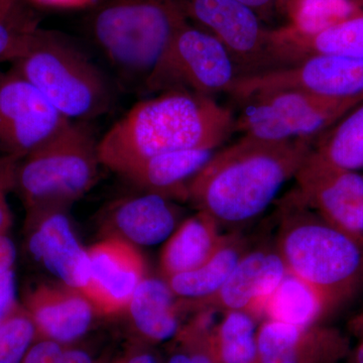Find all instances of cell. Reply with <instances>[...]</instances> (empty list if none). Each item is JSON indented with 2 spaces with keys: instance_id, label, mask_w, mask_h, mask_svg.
Instances as JSON below:
<instances>
[{
  "instance_id": "cell-20",
  "label": "cell",
  "mask_w": 363,
  "mask_h": 363,
  "mask_svg": "<svg viewBox=\"0 0 363 363\" xmlns=\"http://www.w3.org/2000/svg\"><path fill=\"white\" fill-rule=\"evenodd\" d=\"M182 314L178 298L166 279L147 277L123 316L128 319L133 338L155 346L175 337L183 325Z\"/></svg>"
},
{
  "instance_id": "cell-18",
  "label": "cell",
  "mask_w": 363,
  "mask_h": 363,
  "mask_svg": "<svg viewBox=\"0 0 363 363\" xmlns=\"http://www.w3.org/2000/svg\"><path fill=\"white\" fill-rule=\"evenodd\" d=\"M274 69L294 65L314 56L363 58V13L315 35L292 28L269 33Z\"/></svg>"
},
{
  "instance_id": "cell-4",
  "label": "cell",
  "mask_w": 363,
  "mask_h": 363,
  "mask_svg": "<svg viewBox=\"0 0 363 363\" xmlns=\"http://www.w3.org/2000/svg\"><path fill=\"white\" fill-rule=\"evenodd\" d=\"M11 64L68 121H92L116 104L113 81L87 52L60 33L37 28Z\"/></svg>"
},
{
  "instance_id": "cell-38",
  "label": "cell",
  "mask_w": 363,
  "mask_h": 363,
  "mask_svg": "<svg viewBox=\"0 0 363 363\" xmlns=\"http://www.w3.org/2000/svg\"><path fill=\"white\" fill-rule=\"evenodd\" d=\"M347 363H363V334L358 337V342L355 347L351 348Z\"/></svg>"
},
{
  "instance_id": "cell-27",
  "label": "cell",
  "mask_w": 363,
  "mask_h": 363,
  "mask_svg": "<svg viewBox=\"0 0 363 363\" xmlns=\"http://www.w3.org/2000/svg\"><path fill=\"white\" fill-rule=\"evenodd\" d=\"M38 339L33 320L21 303L0 325V363H21Z\"/></svg>"
},
{
  "instance_id": "cell-14",
  "label": "cell",
  "mask_w": 363,
  "mask_h": 363,
  "mask_svg": "<svg viewBox=\"0 0 363 363\" xmlns=\"http://www.w3.org/2000/svg\"><path fill=\"white\" fill-rule=\"evenodd\" d=\"M69 208L28 210L26 245L30 257L58 281L83 291L88 279V250L67 214Z\"/></svg>"
},
{
  "instance_id": "cell-7",
  "label": "cell",
  "mask_w": 363,
  "mask_h": 363,
  "mask_svg": "<svg viewBox=\"0 0 363 363\" xmlns=\"http://www.w3.org/2000/svg\"><path fill=\"white\" fill-rule=\"evenodd\" d=\"M358 98H329L304 91H279L243 102L234 133L266 142L318 138L362 104Z\"/></svg>"
},
{
  "instance_id": "cell-6",
  "label": "cell",
  "mask_w": 363,
  "mask_h": 363,
  "mask_svg": "<svg viewBox=\"0 0 363 363\" xmlns=\"http://www.w3.org/2000/svg\"><path fill=\"white\" fill-rule=\"evenodd\" d=\"M89 121H69L20 160L14 191L26 210L69 208L96 185L102 166Z\"/></svg>"
},
{
  "instance_id": "cell-2",
  "label": "cell",
  "mask_w": 363,
  "mask_h": 363,
  "mask_svg": "<svg viewBox=\"0 0 363 363\" xmlns=\"http://www.w3.org/2000/svg\"><path fill=\"white\" fill-rule=\"evenodd\" d=\"M234 119L214 97L186 90L157 93L136 104L99 140L100 161L119 174L155 155L215 150L234 133Z\"/></svg>"
},
{
  "instance_id": "cell-26",
  "label": "cell",
  "mask_w": 363,
  "mask_h": 363,
  "mask_svg": "<svg viewBox=\"0 0 363 363\" xmlns=\"http://www.w3.org/2000/svg\"><path fill=\"white\" fill-rule=\"evenodd\" d=\"M363 13L354 0H294L293 30L315 35Z\"/></svg>"
},
{
  "instance_id": "cell-1",
  "label": "cell",
  "mask_w": 363,
  "mask_h": 363,
  "mask_svg": "<svg viewBox=\"0 0 363 363\" xmlns=\"http://www.w3.org/2000/svg\"><path fill=\"white\" fill-rule=\"evenodd\" d=\"M316 138L266 142L242 136L215 152L192 179L188 202L212 217L220 229L240 233L266 211L286 182L295 178Z\"/></svg>"
},
{
  "instance_id": "cell-5",
  "label": "cell",
  "mask_w": 363,
  "mask_h": 363,
  "mask_svg": "<svg viewBox=\"0 0 363 363\" xmlns=\"http://www.w3.org/2000/svg\"><path fill=\"white\" fill-rule=\"evenodd\" d=\"M185 23L178 0H106L93 16L92 35L118 82L143 91Z\"/></svg>"
},
{
  "instance_id": "cell-24",
  "label": "cell",
  "mask_w": 363,
  "mask_h": 363,
  "mask_svg": "<svg viewBox=\"0 0 363 363\" xmlns=\"http://www.w3.org/2000/svg\"><path fill=\"white\" fill-rule=\"evenodd\" d=\"M325 317L323 305L317 294L290 272L267 298L260 312V319L295 326L319 324Z\"/></svg>"
},
{
  "instance_id": "cell-37",
  "label": "cell",
  "mask_w": 363,
  "mask_h": 363,
  "mask_svg": "<svg viewBox=\"0 0 363 363\" xmlns=\"http://www.w3.org/2000/svg\"><path fill=\"white\" fill-rule=\"evenodd\" d=\"M40 6L57 7V9H82L93 6L97 0H32Z\"/></svg>"
},
{
  "instance_id": "cell-13",
  "label": "cell",
  "mask_w": 363,
  "mask_h": 363,
  "mask_svg": "<svg viewBox=\"0 0 363 363\" xmlns=\"http://www.w3.org/2000/svg\"><path fill=\"white\" fill-rule=\"evenodd\" d=\"M147 277L145 260L135 245L104 238L88 248V279L82 292L99 317L123 316Z\"/></svg>"
},
{
  "instance_id": "cell-19",
  "label": "cell",
  "mask_w": 363,
  "mask_h": 363,
  "mask_svg": "<svg viewBox=\"0 0 363 363\" xmlns=\"http://www.w3.org/2000/svg\"><path fill=\"white\" fill-rule=\"evenodd\" d=\"M212 150L164 152L136 162L118 174L143 193L188 202V187L214 156Z\"/></svg>"
},
{
  "instance_id": "cell-11",
  "label": "cell",
  "mask_w": 363,
  "mask_h": 363,
  "mask_svg": "<svg viewBox=\"0 0 363 363\" xmlns=\"http://www.w3.org/2000/svg\"><path fill=\"white\" fill-rule=\"evenodd\" d=\"M295 178L298 194L313 211L363 245L362 174L332 168L309 154Z\"/></svg>"
},
{
  "instance_id": "cell-17",
  "label": "cell",
  "mask_w": 363,
  "mask_h": 363,
  "mask_svg": "<svg viewBox=\"0 0 363 363\" xmlns=\"http://www.w3.org/2000/svg\"><path fill=\"white\" fill-rule=\"evenodd\" d=\"M181 216L173 200L143 192L107 205L100 214V230L104 238L150 247L168 240L183 221Z\"/></svg>"
},
{
  "instance_id": "cell-12",
  "label": "cell",
  "mask_w": 363,
  "mask_h": 363,
  "mask_svg": "<svg viewBox=\"0 0 363 363\" xmlns=\"http://www.w3.org/2000/svg\"><path fill=\"white\" fill-rule=\"evenodd\" d=\"M288 274L276 245L248 250L218 292L199 301L178 300L184 313L245 311L260 320L262 306Z\"/></svg>"
},
{
  "instance_id": "cell-16",
  "label": "cell",
  "mask_w": 363,
  "mask_h": 363,
  "mask_svg": "<svg viewBox=\"0 0 363 363\" xmlns=\"http://www.w3.org/2000/svg\"><path fill=\"white\" fill-rule=\"evenodd\" d=\"M21 305L33 320L38 338L63 344L80 342L99 317L84 292L58 281L33 286Z\"/></svg>"
},
{
  "instance_id": "cell-10",
  "label": "cell",
  "mask_w": 363,
  "mask_h": 363,
  "mask_svg": "<svg viewBox=\"0 0 363 363\" xmlns=\"http://www.w3.org/2000/svg\"><path fill=\"white\" fill-rule=\"evenodd\" d=\"M184 14L194 18L233 57L243 76L274 68L269 33L264 32L252 7L238 0H178Z\"/></svg>"
},
{
  "instance_id": "cell-29",
  "label": "cell",
  "mask_w": 363,
  "mask_h": 363,
  "mask_svg": "<svg viewBox=\"0 0 363 363\" xmlns=\"http://www.w3.org/2000/svg\"><path fill=\"white\" fill-rule=\"evenodd\" d=\"M215 312L194 313L195 317L188 323L182 325L179 334L187 341L192 355V363H215L210 350V331Z\"/></svg>"
},
{
  "instance_id": "cell-32",
  "label": "cell",
  "mask_w": 363,
  "mask_h": 363,
  "mask_svg": "<svg viewBox=\"0 0 363 363\" xmlns=\"http://www.w3.org/2000/svg\"><path fill=\"white\" fill-rule=\"evenodd\" d=\"M155 346L131 338L123 352L112 363H162Z\"/></svg>"
},
{
  "instance_id": "cell-34",
  "label": "cell",
  "mask_w": 363,
  "mask_h": 363,
  "mask_svg": "<svg viewBox=\"0 0 363 363\" xmlns=\"http://www.w3.org/2000/svg\"><path fill=\"white\" fill-rule=\"evenodd\" d=\"M92 351L80 342L66 344L60 363H101Z\"/></svg>"
},
{
  "instance_id": "cell-15",
  "label": "cell",
  "mask_w": 363,
  "mask_h": 363,
  "mask_svg": "<svg viewBox=\"0 0 363 363\" xmlns=\"http://www.w3.org/2000/svg\"><path fill=\"white\" fill-rule=\"evenodd\" d=\"M257 338V363H339L351 351L347 336L323 323L295 326L262 320Z\"/></svg>"
},
{
  "instance_id": "cell-40",
  "label": "cell",
  "mask_w": 363,
  "mask_h": 363,
  "mask_svg": "<svg viewBox=\"0 0 363 363\" xmlns=\"http://www.w3.org/2000/svg\"><path fill=\"white\" fill-rule=\"evenodd\" d=\"M350 328L357 337L363 334V309L352 318L350 323Z\"/></svg>"
},
{
  "instance_id": "cell-23",
  "label": "cell",
  "mask_w": 363,
  "mask_h": 363,
  "mask_svg": "<svg viewBox=\"0 0 363 363\" xmlns=\"http://www.w3.org/2000/svg\"><path fill=\"white\" fill-rule=\"evenodd\" d=\"M310 156L332 168H363V102L318 136Z\"/></svg>"
},
{
  "instance_id": "cell-31",
  "label": "cell",
  "mask_w": 363,
  "mask_h": 363,
  "mask_svg": "<svg viewBox=\"0 0 363 363\" xmlns=\"http://www.w3.org/2000/svg\"><path fill=\"white\" fill-rule=\"evenodd\" d=\"M66 344L38 338L21 363H60Z\"/></svg>"
},
{
  "instance_id": "cell-39",
  "label": "cell",
  "mask_w": 363,
  "mask_h": 363,
  "mask_svg": "<svg viewBox=\"0 0 363 363\" xmlns=\"http://www.w3.org/2000/svg\"><path fill=\"white\" fill-rule=\"evenodd\" d=\"M18 7V0H0V18L13 13Z\"/></svg>"
},
{
  "instance_id": "cell-35",
  "label": "cell",
  "mask_w": 363,
  "mask_h": 363,
  "mask_svg": "<svg viewBox=\"0 0 363 363\" xmlns=\"http://www.w3.org/2000/svg\"><path fill=\"white\" fill-rule=\"evenodd\" d=\"M172 345L169 348L168 355L162 363H192V355H191L190 347L187 341L184 339L181 334H177L175 337L172 339Z\"/></svg>"
},
{
  "instance_id": "cell-28",
  "label": "cell",
  "mask_w": 363,
  "mask_h": 363,
  "mask_svg": "<svg viewBox=\"0 0 363 363\" xmlns=\"http://www.w3.org/2000/svg\"><path fill=\"white\" fill-rule=\"evenodd\" d=\"M37 25L23 13L20 7L9 16L0 18V63L18 58L25 52Z\"/></svg>"
},
{
  "instance_id": "cell-22",
  "label": "cell",
  "mask_w": 363,
  "mask_h": 363,
  "mask_svg": "<svg viewBox=\"0 0 363 363\" xmlns=\"http://www.w3.org/2000/svg\"><path fill=\"white\" fill-rule=\"evenodd\" d=\"M248 248L247 240L240 233L225 234L220 247L201 266L192 271L167 279L178 300H203L220 290Z\"/></svg>"
},
{
  "instance_id": "cell-41",
  "label": "cell",
  "mask_w": 363,
  "mask_h": 363,
  "mask_svg": "<svg viewBox=\"0 0 363 363\" xmlns=\"http://www.w3.org/2000/svg\"><path fill=\"white\" fill-rule=\"evenodd\" d=\"M238 1L252 7L253 11H259V9H269L274 0H238Z\"/></svg>"
},
{
  "instance_id": "cell-36",
  "label": "cell",
  "mask_w": 363,
  "mask_h": 363,
  "mask_svg": "<svg viewBox=\"0 0 363 363\" xmlns=\"http://www.w3.org/2000/svg\"><path fill=\"white\" fill-rule=\"evenodd\" d=\"M16 250L9 234L0 233V272L13 269Z\"/></svg>"
},
{
  "instance_id": "cell-25",
  "label": "cell",
  "mask_w": 363,
  "mask_h": 363,
  "mask_svg": "<svg viewBox=\"0 0 363 363\" xmlns=\"http://www.w3.org/2000/svg\"><path fill=\"white\" fill-rule=\"evenodd\" d=\"M210 331V350L215 363H257V322L250 313H222Z\"/></svg>"
},
{
  "instance_id": "cell-30",
  "label": "cell",
  "mask_w": 363,
  "mask_h": 363,
  "mask_svg": "<svg viewBox=\"0 0 363 363\" xmlns=\"http://www.w3.org/2000/svg\"><path fill=\"white\" fill-rule=\"evenodd\" d=\"M20 159L0 154V233L9 234L13 226L9 194L14 191L16 168Z\"/></svg>"
},
{
  "instance_id": "cell-33",
  "label": "cell",
  "mask_w": 363,
  "mask_h": 363,
  "mask_svg": "<svg viewBox=\"0 0 363 363\" xmlns=\"http://www.w3.org/2000/svg\"><path fill=\"white\" fill-rule=\"evenodd\" d=\"M18 303L16 298V274L13 267L0 272V325L6 321Z\"/></svg>"
},
{
  "instance_id": "cell-42",
  "label": "cell",
  "mask_w": 363,
  "mask_h": 363,
  "mask_svg": "<svg viewBox=\"0 0 363 363\" xmlns=\"http://www.w3.org/2000/svg\"><path fill=\"white\" fill-rule=\"evenodd\" d=\"M355 4H357L358 6L363 11V0H354Z\"/></svg>"
},
{
  "instance_id": "cell-8",
  "label": "cell",
  "mask_w": 363,
  "mask_h": 363,
  "mask_svg": "<svg viewBox=\"0 0 363 363\" xmlns=\"http://www.w3.org/2000/svg\"><path fill=\"white\" fill-rule=\"evenodd\" d=\"M241 73L226 48L205 30L185 23L150 74L143 92L186 90L205 96L230 93Z\"/></svg>"
},
{
  "instance_id": "cell-21",
  "label": "cell",
  "mask_w": 363,
  "mask_h": 363,
  "mask_svg": "<svg viewBox=\"0 0 363 363\" xmlns=\"http://www.w3.org/2000/svg\"><path fill=\"white\" fill-rule=\"evenodd\" d=\"M224 236L216 221L205 212L198 211L182 221L162 247V278L167 279L201 266L218 250Z\"/></svg>"
},
{
  "instance_id": "cell-3",
  "label": "cell",
  "mask_w": 363,
  "mask_h": 363,
  "mask_svg": "<svg viewBox=\"0 0 363 363\" xmlns=\"http://www.w3.org/2000/svg\"><path fill=\"white\" fill-rule=\"evenodd\" d=\"M276 247L286 271L310 286L329 316L363 289V245L313 211L297 189L279 205Z\"/></svg>"
},
{
  "instance_id": "cell-9",
  "label": "cell",
  "mask_w": 363,
  "mask_h": 363,
  "mask_svg": "<svg viewBox=\"0 0 363 363\" xmlns=\"http://www.w3.org/2000/svg\"><path fill=\"white\" fill-rule=\"evenodd\" d=\"M69 121L20 74L0 71V154L23 159Z\"/></svg>"
},
{
  "instance_id": "cell-43",
  "label": "cell",
  "mask_w": 363,
  "mask_h": 363,
  "mask_svg": "<svg viewBox=\"0 0 363 363\" xmlns=\"http://www.w3.org/2000/svg\"><path fill=\"white\" fill-rule=\"evenodd\" d=\"M101 363H108L107 362H104V360H102Z\"/></svg>"
}]
</instances>
